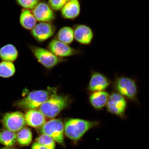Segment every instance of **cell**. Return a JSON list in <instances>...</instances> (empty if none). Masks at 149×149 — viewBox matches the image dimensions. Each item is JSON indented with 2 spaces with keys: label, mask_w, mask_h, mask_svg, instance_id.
<instances>
[{
  "label": "cell",
  "mask_w": 149,
  "mask_h": 149,
  "mask_svg": "<svg viewBox=\"0 0 149 149\" xmlns=\"http://www.w3.org/2000/svg\"><path fill=\"white\" fill-rule=\"evenodd\" d=\"M68 97L54 94L39 107V111L45 116L53 118L68 105Z\"/></svg>",
  "instance_id": "277c9868"
},
{
  "label": "cell",
  "mask_w": 149,
  "mask_h": 149,
  "mask_svg": "<svg viewBox=\"0 0 149 149\" xmlns=\"http://www.w3.org/2000/svg\"><path fill=\"white\" fill-rule=\"evenodd\" d=\"M55 28L49 22H40L31 30V33L39 42H43L51 38L54 34Z\"/></svg>",
  "instance_id": "9c48e42d"
},
{
  "label": "cell",
  "mask_w": 149,
  "mask_h": 149,
  "mask_svg": "<svg viewBox=\"0 0 149 149\" xmlns=\"http://www.w3.org/2000/svg\"><path fill=\"white\" fill-rule=\"evenodd\" d=\"M113 88L127 99L138 103L137 98L138 87L135 80L124 76H115L113 83Z\"/></svg>",
  "instance_id": "3957f363"
},
{
  "label": "cell",
  "mask_w": 149,
  "mask_h": 149,
  "mask_svg": "<svg viewBox=\"0 0 149 149\" xmlns=\"http://www.w3.org/2000/svg\"><path fill=\"white\" fill-rule=\"evenodd\" d=\"M1 149H15L14 148H11V147H5V148H1Z\"/></svg>",
  "instance_id": "4316f807"
},
{
  "label": "cell",
  "mask_w": 149,
  "mask_h": 149,
  "mask_svg": "<svg viewBox=\"0 0 149 149\" xmlns=\"http://www.w3.org/2000/svg\"><path fill=\"white\" fill-rule=\"evenodd\" d=\"M111 81L107 76L98 72H93L89 83L88 90L92 93L105 91Z\"/></svg>",
  "instance_id": "30bf717a"
},
{
  "label": "cell",
  "mask_w": 149,
  "mask_h": 149,
  "mask_svg": "<svg viewBox=\"0 0 149 149\" xmlns=\"http://www.w3.org/2000/svg\"><path fill=\"white\" fill-rule=\"evenodd\" d=\"M30 47L39 62L47 68H53L63 61L49 50L35 46Z\"/></svg>",
  "instance_id": "ba28073f"
},
{
  "label": "cell",
  "mask_w": 149,
  "mask_h": 149,
  "mask_svg": "<svg viewBox=\"0 0 149 149\" xmlns=\"http://www.w3.org/2000/svg\"><path fill=\"white\" fill-rule=\"evenodd\" d=\"M18 51L14 45L7 44L0 48V58L3 61L13 62L17 58Z\"/></svg>",
  "instance_id": "e0dca14e"
},
{
  "label": "cell",
  "mask_w": 149,
  "mask_h": 149,
  "mask_svg": "<svg viewBox=\"0 0 149 149\" xmlns=\"http://www.w3.org/2000/svg\"><path fill=\"white\" fill-rule=\"evenodd\" d=\"M81 12L79 0H69L61 9V14L63 18L67 19H74L77 17Z\"/></svg>",
  "instance_id": "2e32d148"
},
{
  "label": "cell",
  "mask_w": 149,
  "mask_h": 149,
  "mask_svg": "<svg viewBox=\"0 0 149 149\" xmlns=\"http://www.w3.org/2000/svg\"><path fill=\"white\" fill-rule=\"evenodd\" d=\"M98 121H91L78 118H70L67 120L64 125L65 135L74 141L79 140L92 128L99 126Z\"/></svg>",
  "instance_id": "6da1fadb"
},
{
  "label": "cell",
  "mask_w": 149,
  "mask_h": 149,
  "mask_svg": "<svg viewBox=\"0 0 149 149\" xmlns=\"http://www.w3.org/2000/svg\"><path fill=\"white\" fill-rule=\"evenodd\" d=\"M25 117L26 124L33 128L41 127L46 122L45 116L36 109L28 110Z\"/></svg>",
  "instance_id": "5bb4252c"
},
{
  "label": "cell",
  "mask_w": 149,
  "mask_h": 149,
  "mask_svg": "<svg viewBox=\"0 0 149 149\" xmlns=\"http://www.w3.org/2000/svg\"><path fill=\"white\" fill-rule=\"evenodd\" d=\"M16 68L13 62L2 61L0 62V77L8 78L15 73Z\"/></svg>",
  "instance_id": "7402d4cb"
},
{
  "label": "cell",
  "mask_w": 149,
  "mask_h": 149,
  "mask_svg": "<svg viewBox=\"0 0 149 149\" xmlns=\"http://www.w3.org/2000/svg\"><path fill=\"white\" fill-rule=\"evenodd\" d=\"M31 149H47L38 143L35 142L32 145Z\"/></svg>",
  "instance_id": "484cf974"
},
{
  "label": "cell",
  "mask_w": 149,
  "mask_h": 149,
  "mask_svg": "<svg viewBox=\"0 0 149 149\" xmlns=\"http://www.w3.org/2000/svg\"><path fill=\"white\" fill-rule=\"evenodd\" d=\"M109 95L105 91L93 92L89 96V102L95 109L102 110L107 105Z\"/></svg>",
  "instance_id": "9a60e30c"
},
{
  "label": "cell",
  "mask_w": 149,
  "mask_h": 149,
  "mask_svg": "<svg viewBox=\"0 0 149 149\" xmlns=\"http://www.w3.org/2000/svg\"><path fill=\"white\" fill-rule=\"evenodd\" d=\"M57 37L58 40L69 45L74 39V29L68 26L62 27L58 32Z\"/></svg>",
  "instance_id": "ffe728a7"
},
{
  "label": "cell",
  "mask_w": 149,
  "mask_h": 149,
  "mask_svg": "<svg viewBox=\"0 0 149 149\" xmlns=\"http://www.w3.org/2000/svg\"><path fill=\"white\" fill-rule=\"evenodd\" d=\"M16 3L24 9H33L38 4L40 0H16Z\"/></svg>",
  "instance_id": "cb8c5ba5"
},
{
  "label": "cell",
  "mask_w": 149,
  "mask_h": 149,
  "mask_svg": "<svg viewBox=\"0 0 149 149\" xmlns=\"http://www.w3.org/2000/svg\"><path fill=\"white\" fill-rule=\"evenodd\" d=\"M37 20L33 13L29 9H22L19 22L22 27L28 30H31L36 25Z\"/></svg>",
  "instance_id": "ac0fdd59"
},
{
  "label": "cell",
  "mask_w": 149,
  "mask_h": 149,
  "mask_svg": "<svg viewBox=\"0 0 149 149\" xmlns=\"http://www.w3.org/2000/svg\"><path fill=\"white\" fill-rule=\"evenodd\" d=\"M16 134L6 129L0 130V144L7 147H11L16 144Z\"/></svg>",
  "instance_id": "d6986e66"
},
{
  "label": "cell",
  "mask_w": 149,
  "mask_h": 149,
  "mask_svg": "<svg viewBox=\"0 0 149 149\" xmlns=\"http://www.w3.org/2000/svg\"><path fill=\"white\" fill-rule=\"evenodd\" d=\"M1 123L5 129L15 133L25 127L26 124L25 115L19 111L5 113Z\"/></svg>",
  "instance_id": "52a82bcc"
},
{
  "label": "cell",
  "mask_w": 149,
  "mask_h": 149,
  "mask_svg": "<svg viewBox=\"0 0 149 149\" xmlns=\"http://www.w3.org/2000/svg\"><path fill=\"white\" fill-rule=\"evenodd\" d=\"M33 13L37 21L49 22L54 19L55 15L49 5L44 2L39 3L33 9Z\"/></svg>",
  "instance_id": "8fae6325"
},
{
  "label": "cell",
  "mask_w": 149,
  "mask_h": 149,
  "mask_svg": "<svg viewBox=\"0 0 149 149\" xmlns=\"http://www.w3.org/2000/svg\"><path fill=\"white\" fill-rule=\"evenodd\" d=\"M74 39L80 44L88 45L92 42L94 34L88 26L85 25H76L74 29Z\"/></svg>",
  "instance_id": "4fadbf2b"
},
{
  "label": "cell",
  "mask_w": 149,
  "mask_h": 149,
  "mask_svg": "<svg viewBox=\"0 0 149 149\" xmlns=\"http://www.w3.org/2000/svg\"><path fill=\"white\" fill-rule=\"evenodd\" d=\"M42 134L49 136L55 142L64 144V125L59 119H52L46 122L40 128Z\"/></svg>",
  "instance_id": "8992f818"
},
{
  "label": "cell",
  "mask_w": 149,
  "mask_h": 149,
  "mask_svg": "<svg viewBox=\"0 0 149 149\" xmlns=\"http://www.w3.org/2000/svg\"><path fill=\"white\" fill-rule=\"evenodd\" d=\"M17 141L22 146L29 145L32 141V132L29 128L24 127L16 134Z\"/></svg>",
  "instance_id": "44dd1931"
},
{
  "label": "cell",
  "mask_w": 149,
  "mask_h": 149,
  "mask_svg": "<svg viewBox=\"0 0 149 149\" xmlns=\"http://www.w3.org/2000/svg\"><path fill=\"white\" fill-rule=\"evenodd\" d=\"M127 105L125 97L118 93L113 92L110 95L106 107L108 112L124 120L126 118V111Z\"/></svg>",
  "instance_id": "5b68a950"
},
{
  "label": "cell",
  "mask_w": 149,
  "mask_h": 149,
  "mask_svg": "<svg viewBox=\"0 0 149 149\" xmlns=\"http://www.w3.org/2000/svg\"><path fill=\"white\" fill-rule=\"evenodd\" d=\"M37 142L47 149H55V141L49 136L42 134L37 138Z\"/></svg>",
  "instance_id": "603a6c76"
},
{
  "label": "cell",
  "mask_w": 149,
  "mask_h": 149,
  "mask_svg": "<svg viewBox=\"0 0 149 149\" xmlns=\"http://www.w3.org/2000/svg\"><path fill=\"white\" fill-rule=\"evenodd\" d=\"M56 93V89L52 88L33 91L26 97L15 102L14 105L22 109H36Z\"/></svg>",
  "instance_id": "7a4b0ae2"
},
{
  "label": "cell",
  "mask_w": 149,
  "mask_h": 149,
  "mask_svg": "<svg viewBox=\"0 0 149 149\" xmlns=\"http://www.w3.org/2000/svg\"><path fill=\"white\" fill-rule=\"evenodd\" d=\"M69 0H49L48 5L53 10L59 11L68 2Z\"/></svg>",
  "instance_id": "d4e9b609"
},
{
  "label": "cell",
  "mask_w": 149,
  "mask_h": 149,
  "mask_svg": "<svg viewBox=\"0 0 149 149\" xmlns=\"http://www.w3.org/2000/svg\"><path fill=\"white\" fill-rule=\"evenodd\" d=\"M48 49L57 57H66L76 54L77 52L68 44L54 39L49 42Z\"/></svg>",
  "instance_id": "7c38bea8"
}]
</instances>
